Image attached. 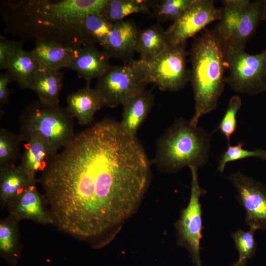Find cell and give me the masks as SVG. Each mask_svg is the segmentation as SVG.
Returning a JSON list of instances; mask_svg holds the SVG:
<instances>
[{
    "label": "cell",
    "mask_w": 266,
    "mask_h": 266,
    "mask_svg": "<svg viewBox=\"0 0 266 266\" xmlns=\"http://www.w3.org/2000/svg\"><path fill=\"white\" fill-rule=\"evenodd\" d=\"M151 163L136 136L105 118L75 134L37 182L54 224L94 247L135 211Z\"/></svg>",
    "instance_id": "6da1fadb"
},
{
    "label": "cell",
    "mask_w": 266,
    "mask_h": 266,
    "mask_svg": "<svg viewBox=\"0 0 266 266\" xmlns=\"http://www.w3.org/2000/svg\"><path fill=\"white\" fill-rule=\"evenodd\" d=\"M107 0H4L0 12L7 33L23 40L83 46L81 23L99 13Z\"/></svg>",
    "instance_id": "7a4b0ae2"
},
{
    "label": "cell",
    "mask_w": 266,
    "mask_h": 266,
    "mask_svg": "<svg viewBox=\"0 0 266 266\" xmlns=\"http://www.w3.org/2000/svg\"><path fill=\"white\" fill-rule=\"evenodd\" d=\"M190 54L195 112L189 122L197 127L200 117L216 108L224 91L226 47L215 28L205 29L195 38Z\"/></svg>",
    "instance_id": "3957f363"
},
{
    "label": "cell",
    "mask_w": 266,
    "mask_h": 266,
    "mask_svg": "<svg viewBox=\"0 0 266 266\" xmlns=\"http://www.w3.org/2000/svg\"><path fill=\"white\" fill-rule=\"evenodd\" d=\"M210 142V134L205 130L180 118L157 140L152 163L163 172L190 166L198 169L208 161Z\"/></svg>",
    "instance_id": "277c9868"
},
{
    "label": "cell",
    "mask_w": 266,
    "mask_h": 266,
    "mask_svg": "<svg viewBox=\"0 0 266 266\" xmlns=\"http://www.w3.org/2000/svg\"><path fill=\"white\" fill-rule=\"evenodd\" d=\"M33 133L43 137L57 153L75 135L73 118L66 108L49 105L38 100L27 106L19 118L21 141L26 142Z\"/></svg>",
    "instance_id": "5b68a950"
},
{
    "label": "cell",
    "mask_w": 266,
    "mask_h": 266,
    "mask_svg": "<svg viewBox=\"0 0 266 266\" xmlns=\"http://www.w3.org/2000/svg\"><path fill=\"white\" fill-rule=\"evenodd\" d=\"M221 16L215 28L226 48L244 50L261 22L266 0H222Z\"/></svg>",
    "instance_id": "8992f818"
},
{
    "label": "cell",
    "mask_w": 266,
    "mask_h": 266,
    "mask_svg": "<svg viewBox=\"0 0 266 266\" xmlns=\"http://www.w3.org/2000/svg\"><path fill=\"white\" fill-rule=\"evenodd\" d=\"M150 84L137 60L112 66L98 79L96 89L105 106L114 108L140 94Z\"/></svg>",
    "instance_id": "52a82bcc"
},
{
    "label": "cell",
    "mask_w": 266,
    "mask_h": 266,
    "mask_svg": "<svg viewBox=\"0 0 266 266\" xmlns=\"http://www.w3.org/2000/svg\"><path fill=\"white\" fill-rule=\"evenodd\" d=\"M226 83L237 93L255 96L266 91V49L252 55L226 48Z\"/></svg>",
    "instance_id": "ba28073f"
},
{
    "label": "cell",
    "mask_w": 266,
    "mask_h": 266,
    "mask_svg": "<svg viewBox=\"0 0 266 266\" xmlns=\"http://www.w3.org/2000/svg\"><path fill=\"white\" fill-rule=\"evenodd\" d=\"M186 43L168 45L159 56L150 61L137 60L150 83L163 91L175 92L190 81L187 66Z\"/></svg>",
    "instance_id": "9c48e42d"
},
{
    "label": "cell",
    "mask_w": 266,
    "mask_h": 266,
    "mask_svg": "<svg viewBox=\"0 0 266 266\" xmlns=\"http://www.w3.org/2000/svg\"><path fill=\"white\" fill-rule=\"evenodd\" d=\"M191 173V194L187 206L180 213L174 224L177 232L178 246L185 248L196 266H202L200 258V240L204 227L202 224L200 197L206 191L200 185L198 169L189 167Z\"/></svg>",
    "instance_id": "30bf717a"
},
{
    "label": "cell",
    "mask_w": 266,
    "mask_h": 266,
    "mask_svg": "<svg viewBox=\"0 0 266 266\" xmlns=\"http://www.w3.org/2000/svg\"><path fill=\"white\" fill-rule=\"evenodd\" d=\"M221 13V8L216 7L213 0H194L165 30L168 45L186 43L209 24L218 21Z\"/></svg>",
    "instance_id": "8fae6325"
},
{
    "label": "cell",
    "mask_w": 266,
    "mask_h": 266,
    "mask_svg": "<svg viewBox=\"0 0 266 266\" xmlns=\"http://www.w3.org/2000/svg\"><path fill=\"white\" fill-rule=\"evenodd\" d=\"M227 179L237 191V201L245 211L246 225L266 231V186L240 171Z\"/></svg>",
    "instance_id": "7c38bea8"
},
{
    "label": "cell",
    "mask_w": 266,
    "mask_h": 266,
    "mask_svg": "<svg viewBox=\"0 0 266 266\" xmlns=\"http://www.w3.org/2000/svg\"><path fill=\"white\" fill-rule=\"evenodd\" d=\"M36 183L31 184L7 207L9 215L19 221L32 220L41 224H54Z\"/></svg>",
    "instance_id": "4fadbf2b"
},
{
    "label": "cell",
    "mask_w": 266,
    "mask_h": 266,
    "mask_svg": "<svg viewBox=\"0 0 266 266\" xmlns=\"http://www.w3.org/2000/svg\"><path fill=\"white\" fill-rule=\"evenodd\" d=\"M138 31L131 20H123L114 23L102 46V50L111 58L124 63L132 61L135 52Z\"/></svg>",
    "instance_id": "5bb4252c"
},
{
    "label": "cell",
    "mask_w": 266,
    "mask_h": 266,
    "mask_svg": "<svg viewBox=\"0 0 266 266\" xmlns=\"http://www.w3.org/2000/svg\"><path fill=\"white\" fill-rule=\"evenodd\" d=\"M111 57L103 50L94 45H85L78 48L68 68L75 71L77 75L90 85L91 81L99 79L111 67Z\"/></svg>",
    "instance_id": "9a60e30c"
},
{
    "label": "cell",
    "mask_w": 266,
    "mask_h": 266,
    "mask_svg": "<svg viewBox=\"0 0 266 266\" xmlns=\"http://www.w3.org/2000/svg\"><path fill=\"white\" fill-rule=\"evenodd\" d=\"M56 154L43 137L33 133L25 142L19 166L32 181L37 182L36 174L45 169Z\"/></svg>",
    "instance_id": "2e32d148"
},
{
    "label": "cell",
    "mask_w": 266,
    "mask_h": 266,
    "mask_svg": "<svg viewBox=\"0 0 266 266\" xmlns=\"http://www.w3.org/2000/svg\"><path fill=\"white\" fill-rule=\"evenodd\" d=\"M66 102L67 110L81 125L91 124L95 113L104 105L97 90L88 84L69 94Z\"/></svg>",
    "instance_id": "e0dca14e"
},
{
    "label": "cell",
    "mask_w": 266,
    "mask_h": 266,
    "mask_svg": "<svg viewBox=\"0 0 266 266\" xmlns=\"http://www.w3.org/2000/svg\"><path fill=\"white\" fill-rule=\"evenodd\" d=\"M39 67L31 51L23 48L21 41L8 59L5 69L12 81L16 82L21 88L30 90Z\"/></svg>",
    "instance_id": "ac0fdd59"
},
{
    "label": "cell",
    "mask_w": 266,
    "mask_h": 266,
    "mask_svg": "<svg viewBox=\"0 0 266 266\" xmlns=\"http://www.w3.org/2000/svg\"><path fill=\"white\" fill-rule=\"evenodd\" d=\"M80 47H73L48 41H34V47L31 51L39 64L46 68L61 70L68 68Z\"/></svg>",
    "instance_id": "d6986e66"
},
{
    "label": "cell",
    "mask_w": 266,
    "mask_h": 266,
    "mask_svg": "<svg viewBox=\"0 0 266 266\" xmlns=\"http://www.w3.org/2000/svg\"><path fill=\"white\" fill-rule=\"evenodd\" d=\"M154 102L151 91L144 90L126 101L123 105L122 118L120 123L122 128L128 134H136L147 117Z\"/></svg>",
    "instance_id": "ffe728a7"
},
{
    "label": "cell",
    "mask_w": 266,
    "mask_h": 266,
    "mask_svg": "<svg viewBox=\"0 0 266 266\" xmlns=\"http://www.w3.org/2000/svg\"><path fill=\"white\" fill-rule=\"evenodd\" d=\"M23 170L15 165L0 168V201L1 207L7 206L31 184Z\"/></svg>",
    "instance_id": "44dd1931"
},
{
    "label": "cell",
    "mask_w": 266,
    "mask_h": 266,
    "mask_svg": "<svg viewBox=\"0 0 266 266\" xmlns=\"http://www.w3.org/2000/svg\"><path fill=\"white\" fill-rule=\"evenodd\" d=\"M63 73L61 70L40 67L30 90L38 97V100L51 106L59 105Z\"/></svg>",
    "instance_id": "7402d4cb"
},
{
    "label": "cell",
    "mask_w": 266,
    "mask_h": 266,
    "mask_svg": "<svg viewBox=\"0 0 266 266\" xmlns=\"http://www.w3.org/2000/svg\"><path fill=\"white\" fill-rule=\"evenodd\" d=\"M168 45L165 30L158 24L138 31L135 52L140 60L150 61L155 58Z\"/></svg>",
    "instance_id": "603a6c76"
},
{
    "label": "cell",
    "mask_w": 266,
    "mask_h": 266,
    "mask_svg": "<svg viewBox=\"0 0 266 266\" xmlns=\"http://www.w3.org/2000/svg\"><path fill=\"white\" fill-rule=\"evenodd\" d=\"M18 222L10 215L0 221V257L12 266H16L21 257Z\"/></svg>",
    "instance_id": "cb8c5ba5"
},
{
    "label": "cell",
    "mask_w": 266,
    "mask_h": 266,
    "mask_svg": "<svg viewBox=\"0 0 266 266\" xmlns=\"http://www.w3.org/2000/svg\"><path fill=\"white\" fill-rule=\"evenodd\" d=\"M154 1L146 0H107L99 14L114 24L133 13L150 14Z\"/></svg>",
    "instance_id": "d4e9b609"
},
{
    "label": "cell",
    "mask_w": 266,
    "mask_h": 266,
    "mask_svg": "<svg viewBox=\"0 0 266 266\" xmlns=\"http://www.w3.org/2000/svg\"><path fill=\"white\" fill-rule=\"evenodd\" d=\"M113 24L99 13L90 14L84 17L81 23V34L83 46L104 43Z\"/></svg>",
    "instance_id": "484cf974"
},
{
    "label": "cell",
    "mask_w": 266,
    "mask_h": 266,
    "mask_svg": "<svg viewBox=\"0 0 266 266\" xmlns=\"http://www.w3.org/2000/svg\"><path fill=\"white\" fill-rule=\"evenodd\" d=\"M194 0H161L154 1L150 14L164 22L177 19Z\"/></svg>",
    "instance_id": "4316f807"
},
{
    "label": "cell",
    "mask_w": 266,
    "mask_h": 266,
    "mask_svg": "<svg viewBox=\"0 0 266 266\" xmlns=\"http://www.w3.org/2000/svg\"><path fill=\"white\" fill-rule=\"evenodd\" d=\"M21 142L18 134L5 129H0V168L15 165L20 157Z\"/></svg>",
    "instance_id": "83f0119b"
},
{
    "label": "cell",
    "mask_w": 266,
    "mask_h": 266,
    "mask_svg": "<svg viewBox=\"0 0 266 266\" xmlns=\"http://www.w3.org/2000/svg\"><path fill=\"white\" fill-rule=\"evenodd\" d=\"M256 231L254 228H249L247 231L238 229L232 234L235 248L238 253V262L247 264L248 260L255 255L257 243L254 235Z\"/></svg>",
    "instance_id": "f1b7e54d"
},
{
    "label": "cell",
    "mask_w": 266,
    "mask_h": 266,
    "mask_svg": "<svg viewBox=\"0 0 266 266\" xmlns=\"http://www.w3.org/2000/svg\"><path fill=\"white\" fill-rule=\"evenodd\" d=\"M244 144L241 142L234 145H228L226 150L222 154L219 160L218 170L221 173L224 171L226 165L233 162L249 157H255L262 160H266V151L262 149L252 150L243 148Z\"/></svg>",
    "instance_id": "f546056e"
},
{
    "label": "cell",
    "mask_w": 266,
    "mask_h": 266,
    "mask_svg": "<svg viewBox=\"0 0 266 266\" xmlns=\"http://www.w3.org/2000/svg\"><path fill=\"white\" fill-rule=\"evenodd\" d=\"M242 102L238 95H233L230 98L227 110L215 131L219 130L226 137L229 144L231 137L236 131L237 114L239 111Z\"/></svg>",
    "instance_id": "4dcf8cb0"
},
{
    "label": "cell",
    "mask_w": 266,
    "mask_h": 266,
    "mask_svg": "<svg viewBox=\"0 0 266 266\" xmlns=\"http://www.w3.org/2000/svg\"><path fill=\"white\" fill-rule=\"evenodd\" d=\"M18 42L8 40L2 36L0 37V69H5L8 59L13 53Z\"/></svg>",
    "instance_id": "1f68e13d"
},
{
    "label": "cell",
    "mask_w": 266,
    "mask_h": 266,
    "mask_svg": "<svg viewBox=\"0 0 266 266\" xmlns=\"http://www.w3.org/2000/svg\"><path fill=\"white\" fill-rule=\"evenodd\" d=\"M11 81H12V80L6 71L0 74V109H1V107L5 106L9 101L10 92L8 86Z\"/></svg>",
    "instance_id": "d6a6232c"
},
{
    "label": "cell",
    "mask_w": 266,
    "mask_h": 266,
    "mask_svg": "<svg viewBox=\"0 0 266 266\" xmlns=\"http://www.w3.org/2000/svg\"><path fill=\"white\" fill-rule=\"evenodd\" d=\"M232 266H247V264H243L238 262L237 261L234 263Z\"/></svg>",
    "instance_id": "836d02e7"
},
{
    "label": "cell",
    "mask_w": 266,
    "mask_h": 266,
    "mask_svg": "<svg viewBox=\"0 0 266 266\" xmlns=\"http://www.w3.org/2000/svg\"><path fill=\"white\" fill-rule=\"evenodd\" d=\"M265 21L266 22V15H265Z\"/></svg>",
    "instance_id": "e575fe53"
}]
</instances>
